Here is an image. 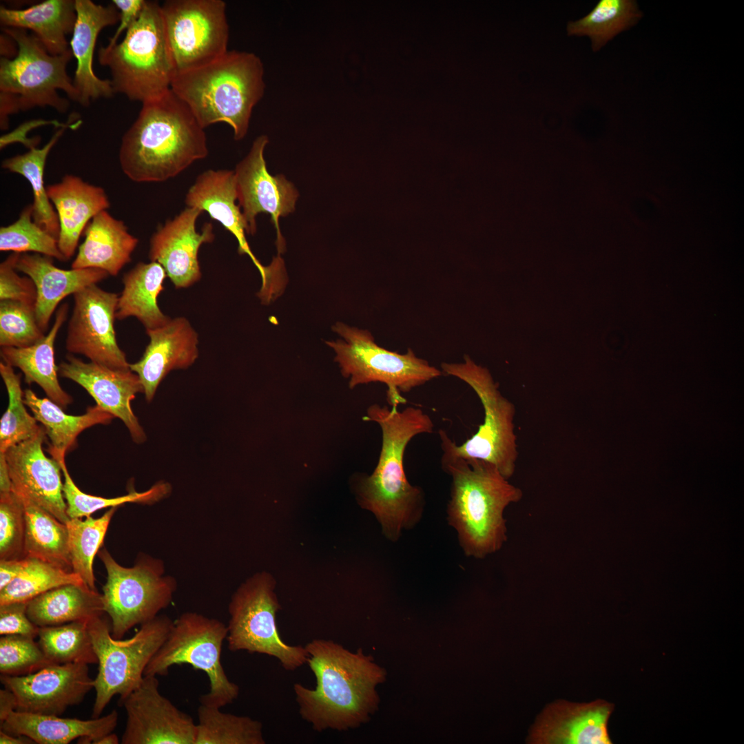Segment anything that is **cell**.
Here are the masks:
<instances>
[{"label": "cell", "mask_w": 744, "mask_h": 744, "mask_svg": "<svg viewBox=\"0 0 744 744\" xmlns=\"http://www.w3.org/2000/svg\"><path fill=\"white\" fill-rule=\"evenodd\" d=\"M304 647L316 685H293L302 719L319 732L366 723L378 709L376 687L386 680V670L362 649L353 652L332 640L316 639Z\"/></svg>", "instance_id": "6da1fadb"}, {"label": "cell", "mask_w": 744, "mask_h": 744, "mask_svg": "<svg viewBox=\"0 0 744 744\" xmlns=\"http://www.w3.org/2000/svg\"><path fill=\"white\" fill-rule=\"evenodd\" d=\"M364 420L380 426L382 444L373 472L359 481L358 502L375 515L384 536L397 541L404 531L420 522L426 504L423 489L412 485L406 478L405 450L415 436L431 433L434 423L419 407L408 406L399 411L397 407L377 404L368 408Z\"/></svg>", "instance_id": "7a4b0ae2"}, {"label": "cell", "mask_w": 744, "mask_h": 744, "mask_svg": "<svg viewBox=\"0 0 744 744\" xmlns=\"http://www.w3.org/2000/svg\"><path fill=\"white\" fill-rule=\"evenodd\" d=\"M208 153L204 128L170 90L142 104L122 138L118 159L131 180L158 183L176 176Z\"/></svg>", "instance_id": "3957f363"}, {"label": "cell", "mask_w": 744, "mask_h": 744, "mask_svg": "<svg viewBox=\"0 0 744 744\" xmlns=\"http://www.w3.org/2000/svg\"><path fill=\"white\" fill-rule=\"evenodd\" d=\"M441 465L451 478L448 522L464 553L484 559L499 551L507 540L504 510L521 499L522 490L482 460L441 459Z\"/></svg>", "instance_id": "277c9868"}, {"label": "cell", "mask_w": 744, "mask_h": 744, "mask_svg": "<svg viewBox=\"0 0 744 744\" xmlns=\"http://www.w3.org/2000/svg\"><path fill=\"white\" fill-rule=\"evenodd\" d=\"M264 65L254 53L227 51L204 66L176 74L172 91L204 129L225 123L236 141L248 132L253 109L263 97Z\"/></svg>", "instance_id": "5b68a950"}, {"label": "cell", "mask_w": 744, "mask_h": 744, "mask_svg": "<svg viewBox=\"0 0 744 744\" xmlns=\"http://www.w3.org/2000/svg\"><path fill=\"white\" fill-rule=\"evenodd\" d=\"M111 73L114 93L142 104L171 90L176 71L167 43L161 5L146 1L123 40L98 50Z\"/></svg>", "instance_id": "8992f818"}, {"label": "cell", "mask_w": 744, "mask_h": 744, "mask_svg": "<svg viewBox=\"0 0 744 744\" xmlns=\"http://www.w3.org/2000/svg\"><path fill=\"white\" fill-rule=\"evenodd\" d=\"M444 373L459 378L471 386L484 409V422L462 444H457L443 429L438 431L441 459H477L493 464L509 479L515 473L518 457L515 433L513 403L502 395L488 370L465 355L459 363L442 362Z\"/></svg>", "instance_id": "52a82bcc"}, {"label": "cell", "mask_w": 744, "mask_h": 744, "mask_svg": "<svg viewBox=\"0 0 744 744\" xmlns=\"http://www.w3.org/2000/svg\"><path fill=\"white\" fill-rule=\"evenodd\" d=\"M97 555L107 572L102 598L114 639H121L133 627L152 620L170 605L178 584L165 574L162 559L140 552L133 566L125 567L105 548Z\"/></svg>", "instance_id": "ba28073f"}, {"label": "cell", "mask_w": 744, "mask_h": 744, "mask_svg": "<svg viewBox=\"0 0 744 744\" xmlns=\"http://www.w3.org/2000/svg\"><path fill=\"white\" fill-rule=\"evenodd\" d=\"M227 636V626L220 620L195 612H184L174 621L144 676H166L172 666L188 664L209 678V691L200 696V704L218 708L230 704L238 696L240 688L228 679L221 663Z\"/></svg>", "instance_id": "9c48e42d"}, {"label": "cell", "mask_w": 744, "mask_h": 744, "mask_svg": "<svg viewBox=\"0 0 744 744\" xmlns=\"http://www.w3.org/2000/svg\"><path fill=\"white\" fill-rule=\"evenodd\" d=\"M165 614L141 625L130 639H114L111 626L102 616L88 621V629L98 658L94 679L96 692L92 718L100 717L112 697L125 699L139 686L152 657L166 640L173 626Z\"/></svg>", "instance_id": "30bf717a"}, {"label": "cell", "mask_w": 744, "mask_h": 744, "mask_svg": "<svg viewBox=\"0 0 744 744\" xmlns=\"http://www.w3.org/2000/svg\"><path fill=\"white\" fill-rule=\"evenodd\" d=\"M334 330L343 339L327 344L335 351V360L343 375L350 378V388L372 382L384 383L391 406L406 404L402 393L443 374L426 360L417 357L411 349L400 354L378 346L366 330L342 323L337 324Z\"/></svg>", "instance_id": "8fae6325"}, {"label": "cell", "mask_w": 744, "mask_h": 744, "mask_svg": "<svg viewBox=\"0 0 744 744\" xmlns=\"http://www.w3.org/2000/svg\"><path fill=\"white\" fill-rule=\"evenodd\" d=\"M3 31L15 41L18 51L12 59L1 57L0 93L12 98L17 112L49 106L60 113L66 112L69 101L61 97L58 90L77 101L73 79L67 73V65L73 56L71 50L52 55L26 30L3 28Z\"/></svg>", "instance_id": "7c38bea8"}, {"label": "cell", "mask_w": 744, "mask_h": 744, "mask_svg": "<svg viewBox=\"0 0 744 744\" xmlns=\"http://www.w3.org/2000/svg\"><path fill=\"white\" fill-rule=\"evenodd\" d=\"M276 581L265 572H258L242 583L228 606V649L266 654L277 659L285 670L293 671L307 663L304 646L285 642L276 624L280 609L275 592Z\"/></svg>", "instance_id": "4fadbf2b"}, {"label": "cell", "mask_w": 744, "mask_h": 744, "mask_svg": "<svg viewBox=\"0 0 744 744\" xmlns=\"http://www.w3.org/2000/svg\"><path fill=\"white\" fill-rule=\"evenodd\" d=\"M161 8L176 74L209 64L228 51L225 1L167 0Z\"/></svg>", "instance_id": "5bb4252c"}, {"label": "cell", "mask_w": 744, "mask_h": 744, "mask_svg": "<svg viewBox=\"0 0 744 744\" xmlns=\"http://www.w3.org/2000/svg\"><path fill=\"white\" fill-rule=\"evenodd\" d=\"M118 296L96 284L73 294L65 348L91 362L115 369H128L130 363L119 347L114 329Z\"/></svg>", "instance_id": "9a60e30c"}, {"label": "cell", "mask_w": 744, "mask_h": 744, "mask_svg": "<svg viewBox=\"0 0 744 744\" xmlns=\"http://www.w3.org/2000/svg\"><path fill=\"white\" fill-rule=\"evenodd\" d=\"M269 143L266 135L258 136L247 156L234 170L238 205L247 227V234L256 231L257 215L269 214L276 231V245L280 253L285 249L279 219L293 212L298 192L282 174L273 176L267 170L264 152Z\"/></svg>", "instance_id": "2e32d148"}, {"label": "cell", "mask_w": 744, "mask_h": 744, "mask_svg": "<svg viewBox=\"0 0 744 744\" xmlns=\"http://www.w3.org/2000/svg\"><path fill=\"white\" fill-rule=\"evenodd\" d=\"M127 714L122 744H195L196 724L159 691L156 676L145 675L119 701Z\"/></svg>", "instance_id": "e0dca14e"}, {"label": "cell", "mask_w": 744, "mask_h": 744, "mask_svg": "<svg viewBox=\"0 0 744 744\" xmlns=\"http://www.w3.org/2000/svg\"><path fill=\"white\" fill-rule=\"evenodd\" d=\"M17 701L16 711L61 716L68 707L82 702L94 687L88 665L52 664L22 676H0Z\"/></svg>", "instance_id": "ac0fdd59"}, {"label": "cell", "mask_w": 744, "mask_h": 744, "mask_svg": "<svg viewBox=\"0 0 744 744\" xmlns=\"http://www.w3.org/2000/svg\"><path fill=\"white\" fill-rule=\"evenodd\" d=\"M58 373L79 384L94 399L96 405L120 419L135 443L146 441V434L131 406L136 395L144 393L134 372L130 369H112L91 361L85 362L68 354L58 366Z\"/></svg>", "instance_id": "d6986e66"}, {"label": "cell", "mask_w": 744, "mask_h": 744, "mask_svg": "<svg viewBox=\"0 0 744 744\" xmlns=\"http://www.w3.org/2000/svg\"><path fill=\"white\" fill-rule=\"evenodd\" d=\"M45 431L41 426L32 437L4 453L12 490L19 492L66 524L70 517L64 498L61 467L43 451Z\"/></svg>", "instance_id": "ffe728a7"}, {"label": "cell", "mask_w": 744, "mask_h": 744, "mask_svg": "<svg viewBox=\"0 0 744 744\" xmlns=\"http://www.w3.org/2000/svg\"><path fill=\"white\" fill-rule=\"evenodd\" d=\"M203 212L187 207L179 214L161 226L149 242V258L165 269L176 288H187L198 282L202 276L198 251L204 243L214 241L213 225L205 223L202 231L196 228L198 218Z\"/></svg>", "instance_id": "44dd1931"}, {"label": "cell", "mask_w": 744, "mask_h": 744, "mask_svg": "<svg viewBox=\"0 0 744 744\" xmlns=\"http://www.w3.org/2000/svg\"><path fill=\"white\" fill-rule=\"evenodd\" d=\"M614 705L603 700L589 703L558 701L549 705L531 730L536 744H610L608 722Z\"/></svg>", "instance_id": "7402d4cb"}, {"label": "cell", "mask_w": 744, "mask_h": 744, "mask_svg": "<svg viewBox=\"0 0 744 744\" xmlns=\"http://www.w3.org/2000/svg\"><path fill=\"white\" fill-rule=\"evenodd\" d=\"M149 343L142 358L130 364L144 389L146 400L151 402L161 382L172 370L192 366L198 357V336L187 318L170 319L165 325L146 330Z\"/></svg>", "instance_id": "603a6c76"}, {"label": "cell", "mask_w": 744, "mask_h": 744, "mask_svg": "<svg viewBox=\"0 0 744 744\" xmlns=\"http://www.w3.org/2000/svg\"><path fill=\"white\" fill-rule=\"evenodd\" d=\"M76 20L70 48L76 59L73 85L77 103L87 107L90 102L114 95L110 79L99 78L93 70V57L100 32L115 25L120 19L118 9L112 3L97 4L91 0H75Z\"/></svg>", "instance_id": "cb8c5ba5"}, {"label": "cell", "mask_w": 744, "mask_h": 744, "mask_svg": "<svg viewBox=\"0 0 744 744\" xmlns=\"http://www.w3.org/2000/svg\"><path fill=\"white\" fill-rule=\"evenodd\" d=\"M236 201L234 172L228 169H208L199 174L185 199L187 207L206 211L211 219L221 224L236 238L238 253L250 257L265 283L269 268L261 265L249 247L246 238L247 225Z\"/></svg>", "instance_id": "d4e9b609"}, {"label": "cell", "mask_w": 744, "mask_h": 744, "mask_svg": "<svg viewBox=\"0 0 744 744\" xmlns=\"http://www.w3.org/2000/svg\"><path fill=\"white\" fill-rule=\"evenodd\" d=\"M46 187L59 219L58 247L68 260L74 255L80 236L90 220L107 210L110 200L102 187L74 175L67 174L59 183Z\"/></svg>", "instance_id": "484cf974"}, {"label": "cell", "mask_w": 744, "mask_h": 744, "mask_svg": "<svg viewBox=\"0 0 744 744\" xmlns=\"http://www.w3.org/2000/svg\"><path fill=\"white\" fill-rule=\"evenodd\" d=\"M16 269L30 277L37 292L35 314L37 323L45 332L60 302L70 294L97 284L109 274L95 268L62 269L53 258L39 254H21Z\"/></svg>", "instance_id": "4316f807"}, {"label": "cell", "mask_w": 744, "mask_h": 744, "mask_svg": "<svg viewBox=\"0 0 744 744\" xmlns=\"http://www.w3.org/2000/svg\"><path fill=\"white\" fill-rule=\"evenodd\" d=\"M118 714L112 710L102 717L89 720L61 718L13 711L0 725L12 735H23L39 744H68L79 738V743H92L111 733L117 725Z\"/></svg>", "instance_id": "83f0119b"}, {"label": "cell", "mask_w": 744, "mask_h": 744, "mask_svg": "<svg viewBox=\"0 0 744 744\" xmlns=\"http://www.w3.org/2000/svg\"><path fill=\"white\" fill-rule=\"evenodd\" d=\"M72 269L95 268L116 276L132 260L138 240L129 233L125 223L107 211L96 214L84 232Z\"/></svg>", "instance_id": "f1b7e54d"}, {"label": "cell", "mask_w": 744, "mask_h": 744, "mask_svg": "<svg viewBox=\"0 0 744 744\" xmlns=\"http://www.w3.org/2000/svg\"><path fill=\"white\" fill-rule=\"evenodd\" d=\"M68 304H61L56 312L54 324L45 337L36 344L23 348L1 347L3 362L12 367L19 368L24 375L28 384L36 383L45 392L48 398L65 409L73 400L59 382L58 366L54 360V342L57 334L65 322Z\"/></svg>", "instance_id": "f546056e"}, {"label": "cell", "mask_w": 744, "mask_h": 744, "mask_svg": "<svg viewBox=\"0 0 744 744\" xmlns=\"http://www.w3.org/2000/svg\"><path fill=\"white\" fill-rule=\"evenodd\" d=\"M76 20L75 0H45L25 9L0 8L3 28L30 30L52 55L70 50L67 35Z\"/></svg>", "instance_id": "4dcf8cb0"}, {"label": "cell", "mask_w": 744, "mask_h": 744, "mask_svg": "<svg viewBox=\"0 0 744 744\" xmlns=\"http://www.w3.org/2000/svg\"><path fill=\"white\" fill-rule=\"evenodd\" d=\"M105 613L102 594L86 584H66L28 602L27 614L39 628L89 621Z\"/></svg>", "instance_id": "1f68e13d"}, {"label": "cell", "mask_w": 744, "mask_h": 744, "mask_svg": "<svg viewBox=\"0 0 744 744\" xmlns=\"http://www.w3.org/2000/svg\"><path fill=\"white\" fill-rule=\"evenodd\" d=\"M23 399L33 416L44 427L50 441L48 452L55 459L65 457L76 446V438L82 431L96 424H109L115 418L96 404L89 406L81 415L66 414L53 401L39 397L30 389L24 391Z\"/></svg>", "instance_id": "d6a6232c"}, {"label": "cell", "mask_w": 744, "mask_h": 744, "mask_svg": "<svg viewBox=\"0 0 744 744\" xmlns=\"http://www.w3.org/2000/svg\"><path fill=\"white\" fill-rule=\"evenodd\" d=\"M167 276L158 262H138L123 277V289L118 298L116 319L136 317L145 330L155 329L171 319L158 304V297L164 289Z\"/></svg>", "instance_id": "836d02e7"}, {"label": "cell", "mask_w": 744, "mask_h": 744, "mask_svg": "<svg viewBox=\"0 0 744 744\" xmlns=\"http://www.w3.org/2000/svg\"><path fill=\"white\" fill-rule=\"evenodd\" d=\"M14 491L21 498L25 508V557L72 572L66 524L25 495Z\"/></svg>", "instance_id": "e575fe53"}, {"label": "cell", "mask_w": 744, "mask_h": 744, "mask_svg": "<svg viewBox=\"0 0 744 744\" xmlns=\"http://www.w3.org/2000/svg\"><path fill=\"white\" fill-rule=\"evenodd\" d=\"M65 129L66 127L59 128L41 148H30L25 154L5 159L1 164L2 168L19 174L28 180L34 196L32 204L33 220L56 238H58L59 234V219L48 198L43 175L48 156Z\"/></svg>", "instance_id": "d590c367"}, {"label": "cell", "mask_w": 744, "mask_h": 744, "mask_svg": "<svg viewBox=\"0 0 744 744\" xmlns=\"http://www.w3.org/2000/svg\"><path fill=\"white\" fill-rule=\"evenodd\" d=\"M636 1L600 0L584 17L567 25L569 36H587L594 51L599 50L620 32L635 25L641 18Z\"/></svg>", "instance_id": "8d00e7d4"}, {"label": "cell", "mask_w": 744, "mask_h": 744, "mask_svg": "<svg viewBox=\"0 0 744 744\" xmlns=\"http://www.w3.org/2000/svg\"><path fill=\"white\" fill-rule=\"evenodd\" d=\"M200 704L195 744H265L262 724L246 716Z\"/></svg>", "instance_id": "74e56055"}, {"label": "cell", "mask_w": 744, "mask_h": 744, "mask_svg": "<svg viewBox=\"0 0 744 744\" xmlns=\"http://www.w3.org/2000/svg\"><path fill=\"white\" fill-rule=\"evenodd\" d=\"M118 507H112L99 518L91 516L70 518L65 524L68 531V546L72 572L81 577L90 588L96 590L93 572V561L107 533L110 521Z\"/></svg>", "instance_id": "f35d334b"}, {"label": "cell", "mask_w": 744, "mask_h": 744, "mask_svg": "<svg viewBox=\"0 0 744 744\" xmlns=\"http://www.w3.org/2000/svg\"><path fill=\"white\" fill-rule=\"evenodd\" d=\"M38 643L52 664H98L88 621H74L39 628Z\"/></svg>", "instance_id": "ab89813d"}, {"label": "cell", "mask_w": 744, "mask_h": 744, "mask_svg": "<svg viewBox=\"0 0 744 744\" xmlns=\"http://www.w3.org/2000/svg\"><path fill=\"white\" fill-rule=\"evenodd\" d=\"M72 583L86 584L74 572L64 570L39 559L25 557L19 575L0 590V605L28 602L50 590Z\"/></svg>", "instance_id": "60d3db41"}, {"label": "cell", "mask_w": 744, "mask_h": 744, "mask_svg": "<svg viewBox=\"0 0 744 744\" xmlns=\"http://www.w3.org/2000/svg\"><path fill=\"white\" fill-rule=\"evenodd\" d=\"M0 375L8 395V406L0 420V453L34 436L41 426L25 408L21 374L13 367L1 362Z\"/></svg>", "instance_id": "b9f144b4"}, {"label": "cell", "mask_w": 744, "mask_h": 744, "mask_svg": "<svg viewBox=\"0 0 744 744\" xmlns=\"http://www.w3.org/2000/svg\"><path fill=\"white\" fill-rule=\"evenodd\" d=\"M56 460L61 467L64 477L63 492L70 519L89 517L99 510L118 507L125 503L152 504L161 500L169 492V486L167 484L158 482L146 491H132L116 497L105 498L89 495L81 490L74 482L67 468L65 457Z\"/></svg>", "instance_id": "7bdbcfd3"}, {"label": "cell", "mask_w": 744, "mask_h": 744, "mask_svg": "<svg viewBox=\"0 0 744 744\" xmlns=\"http://www.w3.org/2000/svg\"><path fill=\"white\" fill-rule=\"evenodd\" d=\"M32 212L31 204L23 209L15 222L0 228V251L34 252L67 260L59 249L57 238L34 221Z\"/></svg>", "instance_id": "ee69618b"}, {"label": "cell", "mask_w": 744, "mask_h": 744, "mask_svg": "<svg viewBox=\"0 0 744 744\" xmlns=\"http://www.w3.org/2000/svg\"><path fill=\"white\" fill-rule=\"evenodd\" d=\"M35 314V305L19 301H0L1 347L23 348L45 337Z\"/></svg>", "instance_id": "f6af8a7d"}, {"label": "cell", "mask_w": 744, "mask_h": 744, "mask_svg": "<svg viewBox=\"0 0 744 744\" xmlns=\"http://www.w3.org/2000/svg\"><path fill=\"white\" fill-rule=\"evenodd\" d=\"M34 638L21 635H1L0 672L3 675L22 676L52 665Z\"/></svg>", "instance_id": "bcb514c9"}, {"label": "cell", "mask_w": 744, "mask_h": 744, "mask_svg": "<svg viewBox=\"0 0 744 744\" xmlns=\"http://www.w3.org/2000/svg\"><path fill=\"white\" fill-rule=\"evenodd\" d=\"M25 513L14 491L0 493V559L25 558Z\"/></svg>", "instance_id": "7dc6e473"}, {"label": "cell", "mask_w": 744, "mask_h": 744, "mask_svg": "<svg viewBox=\"0 0 744 744\" xmlns=\"http://www.w3.org/2000/svg\"><path fill=\"white\" fill-rule=\"evenodd\" d=\"M21 254L13 252L0 264V300L35 305L37 292L33 280L17 273L16 263Z\"/></svg>", "instance_id": "c3c4849f"}, {"label": "cell", "mask_w": 744, "mask_h": 744, "mask_svg": "<svg viewBox=\"0 0 744 744\" xmlns=\"http://www.w3.org/2000/svg\"><path fill=\"white\" fill-rule=\"evenodd\" d=\"M29 602V601H28ZM28 602H12L0 605V634L38 637L39 627L27 614Z\"/></svg>", "instance_id": "681fc988"}, {"label": "cell", "mask_w": 744, "mask_h": 744, "mask_svg": "<svg viewBox=\"0 0 744 744\" xmlns=\"http://www.w3.org/2000/svg\"><path fill=\"white\" fill-rule=\"evenodd\" d=\"M146 1L145 0H113L112 4L119 10V25L107 45L111 47L118 41V38L136 21L139 17Z\"/></svg>", "instance_id": "f907efd6"}, {"label": "cell", "mask_w": 744, "mask_h": 744, "mask_svg": "<svg viewBox=\"0 0 744 744\" xmlns=\"http://www.w3.org/2000/svg\"><path fill=\"white\" fill-rule=\"evenodd\" d=\"M79 123H80V122H78L77 123H75V124H68V123L65 124V123H59L57 121H45V120H43V119H36V120L30 121H29L28 123H25L23 124L22 125L19 127L17 129H16L14 131L10 132V134L2 136L1 137V139H0V147H1V149L4 148L7 145H8V144H10L11 143L21 142L25 145L28 146L30 149V148L34 147V145H37V140L31 141V140L27 138L26 136H26L25 135L26 132L30 130L31 129L37 127L38 126H41V125H48V124H50V125H55L59 128H60V127H66L67 128L68 127H72V126L75 127L76 125V124H79Z\"/></svg>", "instance_id": "816d5d0a"}, {"label": "cell", "mask_w": 744, "mask_h": 744, "mask_svg": "<svg viewBox=\"0 0 744 744\" xmlns=\"http://www.w3.org/2000/svg\"><path fill=\"white\" fill-rule=\"evenodd\" d=\"M25 558L20 559H0V590L10 584L21 572Z\"/></svg>", "instance_id": "f5cc1de1"}, {"label": "cell", "mask_w": 744, "mask_h": 744, "mask_svg": "<svg viewBox=\"0 0 744 744\" xmlns=\"http://www.w3.org/2000/svg\"><path fill=\"white\" fill-rule=\"evenodd\" d=\"M17 708V701L14 694L4 688L0 690V725L8 716Z\"/></svg>", "instance_id": "db71d44e"}, {"label": "cell", "mask_w": 744, "mask_h": 744, "mask_svg": "<svg viewBox=\"0 0 744 744\" xmlns=\"http://www.w3.org/2000/svg\"><path fill=\"white\" fill-rule=\"evenodd\" d=\"M12 490V484L9 475L4 453H0V493Z\"/></svg>", "instance_id": "11a10c76"}, {"label": "cell", "mask_w": 744, "mask_h": 744, "mask_svg": "<svg viewBox=\"0 0 744 744\" xmlns=\"http://www.w3.org/2000/svg\"><path fill=\"white\" fill-rule=\"evenodd\" d=\"M17 45L12 37L6 33H4L3 35H1V57L12 59L17 54Z\"/></svg>", "instance_id": "9f6ffc18"}, {"label": "cell", "mask_w": 744, "mask_h": 744, "mask_svg": "<svg viewBox=\"0 0 744 744\" xmlns=\"http://www.w3.org/2000/svg\"><path fill=\"white\" fill-rule=\"evenodd\" d=\"M1 744H29L34 743L30 738L23 735H12L2 730L0 731Z\"/></svg>", "instance_id": "6f0895ef"}, {"label": "cell", "mask_w": 744, "mask_h": 744, "mask_svg": "<svg viewBox=\"0 0 744 744\" xmlns=\"http://www.w3.org/2000/svg\"><path fill=\"white\" fill-rule=\"evenodd\" d=\"M93 744H118L119 739L114 733H109L94 741Z\"/></svg>", "instance_id": "680465c9"}]
</instances>
